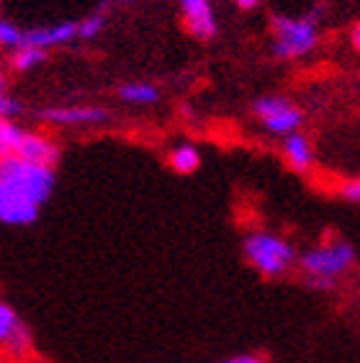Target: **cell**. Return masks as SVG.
Returning a JSON list of instances; mask_svg holds the SVG:
<instances>
[{
  "label": "cell",
  "instance_id": "cell-16",
  "mask_svg": "<svg viewBox=\"0 0 360 363\" xmlns=\"http://www.w3.org/2000/svg\"><path fill=\"white\" fill-rule=\"evenodd\" d=\"M23 47V28L16 26L13 21L0 18V49H18Z\"/></svg>",
  "mask_w": 360,
  "mask_h": 363
},
{
  "label": "cell",
  "instance_id": "cell-5",
  "mask_svg": "<svg viewBox=\"0 0 360 363\" xmlns=\"http://www.w3.org/2000/svg\"><path fill=\"white\" fill-rule=\"evenodd\" d=\"M252 111L270 134H281V137L293 134L304 121V113L286 96H260L252 104Z\"/></svg>",
  "mask_w": 360,
  "mask_h": 363
},
{
  "label": "cell",
  "instance_id": "cell-14",
  "mask_svg": "<svg viewBox=\"0 0 360 363\" xmlns=\"http://www.w3.org/2000/svg\"><path fill=\"white\" fill-rule=\"evenodd\" d=\"M44 62H47V52L36 47H26V44L13 49V55H11V67L16 72H31L36 67H42Z\"/></svg>",
  "mask_w": 360,
  "mask_h": 363
},
{
  "label": "cell",
  "instance_id": "cell-6",
  "mask_svg": "<svg viewBox=\"0 0 360 363\" xmlns=\"http://www.w3.org/2000/svg\"><path fill=\"white\" fill-rule=\"evenodd\" d=\"M0 348H6L13 358H28L34 348V337L18 309L0 296Z\"/></svg>",
  "mask_w": 360,
  "mask_h": 363
},
{
  "label": "cell",
  "instance_id": "cell-7",
  "mask_svg": "<svg viewBox=\"0 0 360 363\" xmlns=\"http://www.w3.org/2000/svg\"><path fill=\"white\" fill-rule=\"evenodd\" d=\"M39 119L52 126H101L111 121V111L103 106H47Z\"/></svg>",
  "mask_w": 360,
  "mask_h": 363
},
{
  "label": "cell",
  "instance_id": "cell-22",
  "mask_svg": "<svg viewBox=\"0 0 360 363\" xmlns=\"http://www.w3.org/2000/svg\"><path fill=\"white\" fill-rule=\"evenodd\" d=\"M116 3H139V0H116Z\"/></svg>",
  "mask_w": 360,
  "mask_h": 363
},
{
  "label": "cell",
  "instance_id": "cell-10",
  "mask_svg": "<svg viewBox=\"0 0 360 363\" xmlns=\"http://www.w3.org/2000/svg\"><path fill=\"white\" fill-rule=\"evenodd\" d=\"M77 39V21H62L52 23V26H36L23 31V44L26 47H36L42 52H49L55 47H64V44Z\"/></svg>",
  "mask_w": 360,
  "mask_h": 363
},
{
  "label": "cell",
  "instance_id": "cell-20",
  "mask_svg": "<svg viewBox=\"0 0 360 363\" xmlns=\"http://www.w3.org/2000/svg\"><path fill=\"white\" fill-rule=\"evenodd\" d=\"M260 3H263V0H235V6L240 8V11H255Z\"/></svg>",
  "mask_w": 360,
  "mask_h": 363
},
{
  "label": "cell",
  "instance_id": "cell-3",
  "mask_svg": "<svg viewBox=\"0 0 360 363\" xmlns=\"http://www.w3.org/2000/svg\"><path fill=\"white\" fill-rule=\"evenodd\" d=\"M0 181L31 199L36 206H44L55 194L57 173L55 168L36 165V162L21 160V157H0Z\"/></svg>",
  "mask_w": 360,
  "mask_h": 363
},
{
  "label": "cell",
  "instance_id": "cell-2",
  "mask_svg": "<svg viewBox=\"0 0 360 363\" xmlns=\"http://www.w3.org/2000/svg\"><path fill=\"white\" fill-rule=\"evenodd\" d=\"M244 258L257 273H263L268 279H281L296 266L298 252L291 242L276 232L255 230L249 232L242 242Z\"/></svg>",
  "mask_w": 360,
  "mask_h": 363
},
{
  "label": "cell",
  "instance_id": "cell-1",
  "mask_svg": "<svg viewBox=\"0 0 360 363\" xmlns=\"http://www.w3.org/2000/svg\"><path fill=\"white\" fill-rule=\"evenodd\" d=\"M301 271L306 273V284L317 291H332L337 281L355 263V247L347 240H327L317 247L306 250L301 258Z\"/></svg>",
  "mask_w": 360,
  "mask_h": 363
},
{
  "label": "cell",
  "instance_id": "cell-8",
  "mask_svg": "<svg viewBox=\"0 0 360 363\" xmlns=\"http://www.w3.org/2000/svg\"><path fill=\"white\" fill-rule=\"evenodd\" d=\"M42 206H36L31 199L21 196L11 186L0 181V224L8 227H31L39 219Z\"/></svg>",
  "mask_w": 360,
  "mask_h": 363
},
{
  "label": "cell",
  "instance_id": "cell-11",
  "mask_svg": "<svg viewBox=\"0 0 360 363\" xmlns=\"http://www.w3.org/2000/svg\"><path fill=\"white\" fill-rule=\"evenodd\" d=\"M283 155L288 165H291L296 173H306V170L312 168L314 162V150H312V142L306 140L304 134H288L283 137Z\"/></svg>",
  "mask_w": 360,
  "mask_h": 363
},
{
  "label": "cell",
  "instance_id": "cell-9",
  "mask_svg": "<svg viewBox=\"0 0 360 363\" xmlns=\"http://www.w3.org/2000/svg\"><path fill=\"white\" fill-rule=\"evenodd\" d=\"M180 16L188 31L201 42H211L219 34V21L211 0H180Z\"/></svg>",
  "mask_w": 360,
  "mask_h": 363
},
{
  "label": "cell",
  "instance_id": "cell-4",
  "mask_svg": "<svg viewBox=\"0 0 360 363\" xmlns=\"http://www.w3.org/2000/svg\"><path fill=\"white\" fill-rule=\"evenodd\" d=\"M273 55L278 60H296V57L309 55L314 47L319 44V31L317 23L309 21L306 16H273Z\"/></svg>",
  "mask_w": 360,
  "mask_h": 363
},
{
  "label": "cell",
  "instance_id": "cell-12",
  "mask_svg": "<svg viewBox=\"0 0 360 363\" xmlns=\"http://www.w3.org/2000/svg\"><path fill=\"white\" fill-rule=\"evenodd\" d=\"M118 101L121 104H132V106H152L159 101V88L154 83H147V80H134V83L118 85L116 91Z\"/></svg>",
  "mask_w": 360,
  "mask_h": 363
},
{
  "label": "cell",
  "instance_id": "cell-15",
  "mask_svg": "<svg viewBox=\"0 0 360 363\" xmlns=\"http://www.w3.org/2000/svg\"><path fill=\"white\" fill-rule=\"evenodd\" d=\"M103 28H106V6H101L98 11L85 16L83 21H77V39L90 42V39H96Z\"/></svg>",
  "mask_w": 360,
  "mask_h": 363
},
{
  "label": "cell",
  "instance_id": "cell-13",
  "mask_svg": "<svg viewBox=\"0 0 360 363\" xmlns=\"http://www.w3.org/2000/svg\"><path fill=\"white\" fill-rule=\"evenodd\" d=\"M167 162H170V168L180 175H191L196 170L201 168V152H198V147L191 145V142H180L170 150L167 155Z\"/></svg>",
  "mask_w": 360,
  "mask_h": 363
},
{
  "label": "cell",
  "instance_id": "cell-18",
  "mask_svg": "<svg viewBox=\"0 0 360 363\" xmlns=\"http://www.w3.org/2000/svg\"><path fill=\"white\" fill-rule=\"evenodd\" d=\"M339 196H342L345 201L360 203V178H355V181L342 183V186H339Z\"/></svg>",
  "mask_w": 360,
  "mask_h": 363
},
{
  "label": "cell",
  "instance_id": "cell-21",
  "mask_svg": "<svg viewBox=\"0 0 360 363\" xmlns=\"http://www.w3.org/2000/svg\"><path fill=\"white\" fill-rule=\"evenodd\" d=\"M350 42H353V47L360 52V21L353 26V31H350Z\"/></svg>",
  "mask_w": 360,
  "mask_h": 363
},
{
  "label": "cell",
  "instance_id": "cell-19",
  "mask_svg": "<svg viewBox=\"0 0 360 363\" xmlns=\"http://www.w3.org/2000/svg\"><path fill=\"white\" fill-rule=\"evenodd\" d=\"M222 363H268L265 358H260V356H252V353H242V356H232V358H227V361H222Z\"/></svg>",
  "mask_w": 360,
  "mask_h": 363
},
{
  "label": "cell",
  "instance_id": "cell-17",
  "mask_svg": "<svg viewBox=\"0 0 360 363\" xmlns=\"http://www.w3.org/2000/svg\"><path fill=\"white\" fill-rule=\"evenodd\" d=\"M23 113L21 101L8 91H0V121H16Z\"/></svg>",
  "mask_w": 360,
  "mask_h": 363
}]
</instances>
